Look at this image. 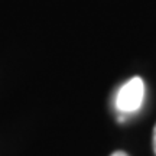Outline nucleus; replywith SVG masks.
Returning a JSON list of instances; mask_svg holds the SVG:
<instances>
[{
  "instance_id": "nucleus-1",
  "label": "nucleus",
  "mask_w": 156,
  "mask_h": 156,
  "mask_svg": "<svg viewBox=\"0 0 156 156\" xmlns=\"http://www.w3.org/2000/svg\"><path fill=\"white\" fill-rule=\"evenodd\" d=\"M145 100V83L140 77L130 78L117 91L116 108L122 114H132L139 110Z\"/></svg>"
},
{
  "instance_id": "nucleus-2",
  "label": "nucleus",
  "mask_w": 156,
  "mask_h": 156,
  "mask_svg": "<svg viewBox=\"0 0 156 156\" xmlns=\"http://www.w3.org/2000/svg\"><path fill=\"white\" fill-rule=\"evenodd\" d=\"M153 151H155V155H156V126L153 129Z\"/></svg>"
},
{
  "instance_id": "nucleus-3",
  "label": "nucleus",
  "mask_w": 156,
  "mask_h": 156,
  "mask_svg": "<svg viewBox=\"0 0 156 156\" xmlns=\"http://www.w3.org/2000/svg\"><path fill=\"white\" fill-rule=\"evenodd\" d=\"M110 156H129L127 153H124V152H114L113 155H110Z\"/></svg>"
}]
</instances>
